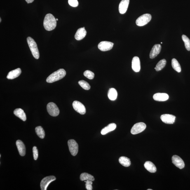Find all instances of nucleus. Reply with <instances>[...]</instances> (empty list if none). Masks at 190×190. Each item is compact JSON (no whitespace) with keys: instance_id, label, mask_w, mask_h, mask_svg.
<instances>
[{"instance_id":"obj_18","label":"nucleus","mask_w":190,"mask_h":190,"mask_svg":"<svg viewBox=\"0 0 190 190\" xmlns=\"http://www.w3.org/2000/svg\"><path fill=\"white\" fill-rule=\"evenodd\" d=\"M21 72V70L20 68H18V69L10 71L7 76V78L8 79H14L20 76Z\"/></svg>"},{"instance_id":"obj_20","label":"nucleus","mask_w":190,"mask_h":190,"mask_svg":"<svg viewBox=\"0 0 190 190\" xmlns=\"http://www.w3.org/2000/svg\"><path fill=\"white\" fill-rule=\"evenodd\" d=\"M14 114L17 117L20 118L23 121H25L27 119L26 114L24 111L21 109H17L14 111Z\"/></svg>"},{"instance_id":"obj_26","label":"nucleus","mask_w":190,"mask_h":190,"mask_svg":"<svg viewBox=\"0 0 190 190\" xmlns=\"http://www.w3.org/2000/svg\"><path fill=\"white\" fill-rule=\"evenodd\" d=\"M172 65L173 69L177 72L180 73L181 69L180 64L175 59H173L172 61Z\"/></svg>"},{"instance_id":"obj_11","label":"nucleus","mask_w":190,"mask_h":190,"mask_svg":"<svg viewBox=\"0 0 190 190\" xmlns=\"http://www.w3.org/2000/svg\"><path fill=\"white\" fill-rule=\"evenodd\" d=\"M172 162L176 167L179 169H182L184 168V162L182 158L177 155H174L172 158Z\"/></svg>"},{"instance_id":"obj_14","label":"nucleus","mask_w":190,"mask_h":190,"mask_svg":"<svg viewBox=\"0 0 190 190\" xmlns=\"http://www.w3.org/2000/svg\"><path fill=\"white\" fill-rule=\"evenodd\" d=\"M132 68L136 72H138L141 69L140 61L138 57H133L132 61Z\"/></svg>"},{"instance_id":"obj_32","label":"nucleus","mask_w":190,"mask_h":190,"mask_svg":"<svg viewBox=\"0 0 190 190\" xmlns=\"http://www.w3.org/2000/svg\"><path fill=\"white\" fill-rule=\"evenodd\" d=\"M84 182H86L85 186H86V189L88 190H92V188H93L92 186V184H93L92 181L88 180L84 181Z\"/></svg>"},{"instance_id":"obj_9","label":"nucleus","mask_w":190,"mask_h":190,"mask_svg":"<svg viewBox=\"0 0 190 190\" xmlns=\"http://www.w3.org/2000/svg\"><path fill=\"white\" fill-rule=\"evenodd\" d=\"M73 106L75 110L81 114H84L86 112L85 106L79 101H74L73 103Z\"/></svg>"},{"instance_id":"obj_36","label":"nucleus","mask_w":190,"mask_h":190,"mask_svg":"<svg viewBox=\"0 0 190 190\" xmlns=\"http://www.w3.org/2000/svg\"><path fill=\"white\" fill-rule=\"evenodd\" d=\"M0 22H1V18H0Z\"/></svg>"},{"instance_id":"obj_33","label":"nucleus","mask_w":190,"mask_h":190,"mask_svg":"<svg viewBox=\"0 0 190 190\" xmlns=\"http://www.w3.org/2000/svg\"><path fill=\"white\" fill-rule=\"evenodd\" d=\"M33 157L34 160H36L37 159L39 154H38V150L37 148L35 146H34L32 149Z\"/></svg>"},{"instance_id":"obj_3","label":"nucleus","mask_w":190,"mask_h":190,"mask_svg":"<svg viewBox=\"0 0 190 190\" xmlns=\"http://www.w3.org/2000/svg\"><path fill=\"white\" fill-rule=\"evenodd\" d=\"M27 41L33 57L36 59H39L40 57V54L37 44L35 41L30 37H28L27 38Z\"/></svg>"},{"instance_id":"obj_29","label":"nucleus","mask_w":190,"mask_h":190,"mask_svg":"<svg viewBox=\"0 0 190 190\" xmlns=\"http://www.w3.org/2000/svg\"><path fill=\"white\" fill-rule=\"evenodd\" d=\"M182 39L184 41L185 47L186 49L188 51L190 50V40L185 35H182Z\"/></svg>"},{"instance_id":"obj_19","label":"nucleus","mask_w":190,"mask_h":190,"mask_svg":"<svg viewBox=\"0 0 190 190\" xmlns=\"http://www.w3.org/2000/svg\"><path fill=\"white\" fill-rule=\"evenodd\" d=\"M16 144L18 149L19 154L21 156H23L25 155L26 149L25 146L23 143L20 140L17 141Z\"/></svg>"},{"instance_id":"obj_25","label":"nucleus","mask_w":190,"mask_h":190,"mask_svg":"<svg viewBox=\"0 0 190 190\" xmlns=\"http://www.w3.org/2000/svg\"><path fill=\"white\" fill-rule=\"evenodd\" d=\"M80 179L81 181L85 180H91L92 181L95 180V178L90 174L84 172L81 174L80 176Z\"/></svg>"},{"instance_id":"obj_23","label":"nucleus","mask_w":190,"mask_h":190,"mask_svg":"<svg viewBox=\"0 0 190 190\" xmlns=\"http://www.w3.org/2000/svg\"><path fill=\"white\" fill-rule=\"evenodd\" d=\"M118 93L115 89L110 88L108 93V97L110 100L112 101L116 100L117 98Z\"/></svg>"},{"instance_id":"obj_1","label":"nucleus","mask_w":190,"mask_h":190,"mask_svg":"<svg viewBox=\"0 0 190 190\" xmlns=\"http://www.w3.org/2000/svg\"><path fill=\"white\" fill-rule=\"evenodd\" d=\"M56 19L51 13H48L46 15L43 21V26L47 31H52L56 27L57 22Z\"/></svg>"},{"instance_id":"obj_7","label":"nucleus","mask_w":190,"mask_h":190,"mask_svg":"<svg viewBox=\"0 0 190 190\" xmlns=\"http://www.w3.org/2000/svg\"><path fill=\"white\" fill-rule=\"evenodd\" d=\"M68 146L71 155L76 156L78 152V145L74 139H70L68 141Z\"/></svg>"},{"instance_id":"obj_17","label":"nucleus","mask_w":190,"mask_h":190,"mask_svg":"<svg viewBox=\"0 0 190 190\" xmlns=\"http://www.w3.org/2000/svg\"><path fill=\"white\" fill-rule=\"evenodd\" d=\"M87 31L85 28H80L76 31L75 35V38L78 41L81 40L86 36Z\"/></svg>"},{"instance_id":"obj_28","label":"nucleus","mask_w":190,"mask_h":190,"mask_svg":"<svg viewBox=\"0 0 190 190\" xmlns=\"http://www.w3.org/2000/svg\"><path fill=\"white\" fill-rule=\"evenodd\" d=\"M166 60L165 59L160 60L158 63V64H157L155 69L156 71H161L162 69H163L165 67V66L166 65Z\"/></svg>"},{"instance_id":"obj_12","label":"nucleus","mask_w":190,"mask_h":190,"mask_svg":"<svg viewBox=\"0 0 190 190\" xmlns=\"http://www.w3.org/2000/svg\"><path fill=\"white\" fill-rule=\"evenodd\" d=\"M175 116L169 114H163L161 117L162 121L167 124H173L175 122Z\"/></svg>"},{"instance_id":"obj_15","label":"nucleus","mask_w":190,"mask_h":190,"mask_svg":"<svg viewBox=\"0 0 190 190\" xmlns=\"http://www.w3.org/2000/svg\"><path fill=\"white\" fill-rule=\"evenodd\" d=\"M130 0H122L120 2L119 6V13L123 14L127 11L129 4Z\"/></svg>"},{"instance_id":"obj_13","label":"nucleus","mask_w":190,"mask_h":190,"mask_svg":"<svg viewBox=\"0 0 190 190\" xmlns=\"http://www.w3.org/2000/svg\"><path fill=\"white\" fill-rule=\"evenodd\" d=\"M161 49V45L160 44H155L152 48L150 54V57L153 59L156 57L159 54Z\"/></svg>"},{"instance_id":"obj_21","label":"nucleus","mask_w":190,"mask_h":190,"mask_svg":"<svg viewBox=\"0 0 190 190\" xmlns=\"http://www.w3.org/2000/svg\"><path fill=\"white\" fill-rule=\"evenodd\" d=\"M116 125L114 123L110 124L107 126L103 129L101 131V133L102 135H105L110 132L113 131L116 128Z\"/></svg>"},{"instance_id":"obj_24","label":"nucleus","mask_w":190,"mask_h":190,"mask_svg":"<svg viewBox=\"0 0 190 190\" xmlns=\"http://www.w3.org/2000/svg\"><path fill=\"white\" fill-rule=\"evenodd\" d=\"M119 161L121 165L125 167L130 166L131 164V162L129 158L126 157H121L119 158Z\"/></svg>"},{"instance_id":"obj_5","label":"nucleus","mask_w":190,"mask_h":190,"mask_svg":"<svg viewBox=\"0 0 190 190\" xmlns=\"http://www.w3.org/2000/svg\"><path fill=\"white\" fill-rule=\"evenodd\" d=\"M47 110L50 116L56 117L59 115L60 111L58 107L55 103L50 102L47 105Z\"/></svg>"},{"instance_id":"obj_27","label":"nucleus","mask_w":190,"mask_h":190,"mask_svg":"<svg viewBox=\"0 0 190 190\" xmlns=\"http://www.w3.org/2000/svg\"><path fill=\"white\" fill-rule=\"evenodd\" d=\"M35 131L37 135L40 138H44L45 137V132L41 126L36 127L35 128Z\"/></svg>"},{"instance_id":"obj_31","label":"nucleus","mask_w":190,"mask_h":190,"mask_svg":"<svg viewBox=\"0 0 190 190\" xmlns=\"http://www.w3.org/2000/svg\"><path fill=\"white\" fill-rule=\"evenodd\" d=\"M83 75L85 77L90 80L93 79L95 77L94 73L92 71L89 70L85 71L83 73Z\"/></svg>"},{"instance_id":"obj_4","label":"nucleus","mask_w":190,"mask_h":190,"mask_svg":"<svg viewBox=\"0 0 190 190\" xmlns=\"http://www.w3.org/2000/svg\"><path fill=\"white\" fill-rule=\"evenodd\" d=\"M152 18L150 14L146 13L141 16L138 17L136 20V24L138 26H142L146 25L147 24Z\"/></svg>"},{"instance_id":"obj_22","label":"nucleus","mask_w":190,"mask_h":190,"mask_svg":"<svg viewBox=\"0 0 190 190\" xmlns=\"http://www.w3.org/2000/svg\"><path fill=\"white\" fill-rule=\"evenodd\" d=\"M144 166L148 171L151 173H154L156 171L157 169L156 166L154 163L150 161L146 162L144 163Z\"/></svg>"},{"instance_id":"obj_2","label":"nucleus","mask_w":190,"mask_h":190,"mask_svg":"<svg viewBox=\"0 0 190 190\" xmlns=\"http://www.w3.org/2000/svg\"><path fill=\"white\" fill-rule=\"evenodd\" d=\"M66 74V71L63 69H60L54 72L47 78V82L53 83L63 78Z\"/></svg>"},{"instance_id":"obj_30","label":"nucleus","mask_w":190,"mask_h":190,"mask_svg":"<svg viewBox=\"0 0 190 190\" xmlns=\"http://www.w3.org/2000/svg\"><path fill=\"white\" fill-rule=\"evenodd\" d=\"M79 85L83 89L86 90H89L90 86L89 83L86 81H81L78 82Z\"/></svg>"},{"instance_id":"obj_8","label":"nucleus","mask_w":190,"mask_h":190,"mask_svg":"<svg viewBox=\"0 0 190 190\" xmlns=\"http://www.w3.org/2000/svg\"><path fill=\"white\" fill-rule=\"evenodd\" d=\"M56 178L54 176H48L43 178L41 181L40 184L41 189L46 190L49 185L50 183L56 180Z\"/></svg>"},{"instance_id":"obj_16","label":"nucleus","mask_w":190,"mask_h":190,"mask_svg":"<svg viewBox=\"0 0 190 190\" xmlns=\"http://www.w3.org/2000/svg\"><path fill=\"white\" fill-rule=\"evenodd\" d=\"M154 100L158 102H165L168 100L169 96L168 94L165 93H157L153 95Z\"/></svg>"},{"instance_id":"obj_35","label":"nucleus","mask_w":190,"mask_h":190,"mask_svg":"<svg viewBox=\"0 0 190 190\" xmlns=\"http://www.w3.org/2000/svg\"><path fill=\"white\" fill-rule=\"evenodd\" d=\"M26 1V2H27L28 4H29V3H32L34 1V0H25Z\"/></svg>"},{"instance_id":"obj_10","label":"nucleus","mask_w":190,"mask_h":190,"mask_svg":"<svg viewBox=\"0 0 190 190\" xmlns=\"http://www.w3.org/2000/svg\"><path fill=\"white\" fill-rule=\"evenodd\" d=\"M114 45L113 43L109 41L101 42L98 45L99 49L101 51L105 52L109 51L112 48Z\"/></svg>"},{"instance_id":"obj_34","label":"nucleus","mask_w":190,"mask_h":190,"mask_svg":"<svg viewBox=\"0 0 190 190\" xmlns=\"http://www.w3.org/2000/svg\"><path fill=\"white\" fill-rule=\"evenodd\" d=\"M68 2L70 6L73 7H76L79 5V2L77 0H69Z\"/></svg>"},{"instance_id":"obj_37","label":"nucleus","mask_w":190,"mask_h":190,"mask_svg":"<svg viewBox=\"0 0 190 190\" xmlns=\"http://www.w3.org/2000/svg\"><path fill=\"white\" fill-rule=\"evenodd\" d=\"M147 190H152V189H148Z\"/></svg>"},{"instance_id":"obj_38","label":"nucleus","mask_w":190,"mask_h":190,"mask_svg":"<svg viewBox=\"0 0 190 190\" xmlns=\"http://www.w3.org/2000/svg\"><path fill=\"white\" fill-rule=\"evenodd\" d=\"M56 20H58V19H56Z\"/></svg>"},{"instance_id":"obj_6","label":"nucleus","mask_w":190,"mask_h":190,"mask_svg":"<svg viewBox=\"0 0 190 190\" xmlns=\"http://www.w3.org/2000/svg\"><path fill=\"white\" fill-rule=\"evenodd\" d=\"M146 125L144 123L140 122L136 124L132 127L131 132L133 135L141 133L145 130Z\"/></svg>"}]
</instances>
